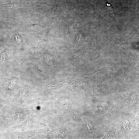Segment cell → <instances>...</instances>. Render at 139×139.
Wrapping results in <instances>:
<instances>
[{
	"mask_svg": "<svg viewBox=\"0 0 139 139\" xmlns=\"http://www.w3.org/2000/svg\"><path fill=\"white\" fill-rule=\"evenodd\" d=\"M0 6H4L7 7H19L18 4L16 3H9L5 4H0Z\"/></svg>",
	"mask_w": 139,
	"mask_h": 139,
	"instance_id": "obj_1",
	"label": "cell"
},
{
	"mask_svg": "<svg viewBox=\"0 0 139 139\" xmlns=\"http://www.w3.org/2000/svg\"><path fill=\"white\" fill-rule=\"evenodd\" d=\"M106 6L108 8L110 11L114 15V9L111 6V5L108 3H106Z\"/></svg>",
	"mask_w": 139,
	"mask_h": 139,
	"instance_id": "obj_2",
	"label": "cell"
}]
</instances>
